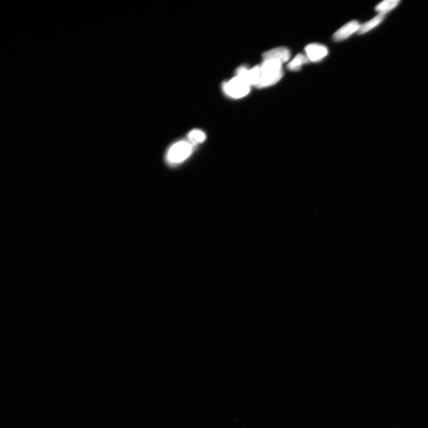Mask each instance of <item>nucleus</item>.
<instances>
[{"instance_id":"9","label":"nucleus","mask_w":428,"mask_h":428,"mask_svg":"<svg viewBox=\"0 0 428 428\" xmlns=\"http://www.w3.org/2000/svg\"><path fill=\"white\" fill-rule=\"evenodd\" d=\"M309 61L308 58L306 56L299 54L290 62L288 65V67L290 70L298 71L301 68L303 64L308 63Z\"/></svg>"},{"instance_id":"5","label":"nucleus","mask_w":428,"mask_h":428,"mask_svg":"<svg viewBox=\"0 0 428 428\" xmlns=\"http://www.w3.org/2000/svg\"><path fill=\"white\" fill-rule=\"evenodd\" d=\"M291 53L287 48L279 47L265 52L263 54V60H272L279 62L281 64L286 63L290 59Z\"/></svg>"},{"instance_id":"3","label":"nucleus","mask_w":428,"mask_h":428,"mask_svg":"<svg viewBox=\"0 0 428 428\" xmlns=\"http://www.w3.org/2000/svg\"><path fill=\"white\" fill-rule=\"evenodd\" d=\"M192 146L187 141H182L175 144L168 151V159L172 163H181L190 156L192 152Z\"/></svg>"},{"instance_id":"7","label":"nucleus","mask_w":428,"mask_h":428,"mask_svg":"<svg viewBox=\"0 0 428 428\" xmlns=\"http://www.w3.org/2000/svg\"><path fill=\"white\" fill-rule=\"evenodd\" d=\"M385 15L383 14H378L377 16L374 17L369 21L366 22L362 25H361L360 30L358 31L359 34H364L369 32V31L375 28L380 24L383 20L385 18Z\"/></svg>"},{"instance_id":"1","label":"nucleus","mask_w":428,"mask_h":428,"mask_svg":"<svg viewBox=\"0 0 428 428\" xmlns=\"http://www.w3.org/2000/svg\"><path fill=\"white\" fill-rule=\"evenodd\" d=\"M260 68L261 77L257 86L258 88L274 85L282 77V64L279 62L272 60L263 61Z\"/></svg>"},{"instance_id":"10","label":"nucleus","mask_w":428,"mask_h":428,"mask_svg":"<svg viewBox=\"0 0 428 428\" xmlns=\"http://www.w3.org/2000/svg\"><path fill=\"white\" fill-rule=\"evenodd\" d=\"M188 138L192 144L201 143L206 138L205 134L199 130H193L188 134Z\"/></svg>"},{"instance_id":"2","label":"nucleus","mask_w":428,"mask_h":428,"mask_svg":"<svg viewBox=\"0 0 428 428\" xmlns=\"http://www.w3.org/2000/svg\"><path fill=\"white\" fill-rule=\"evenodd\" d=\"M250 90L251 86L237 76L224 85V91L226 94L234 98L244 97L248 94Z\"/></svg>"},{"instance_id":"6","label":"nucleus","mask_w":428,"mask_h":428,"mask_svg":"<svg viewBox=\"0 0 428 428\" xmlns=\"http://www.w3.org/2000/svg\"><path fill=\"white\" fill-rule=\"evenodd\" d=\"M361 25L356 20H353L346 24L334 33L333 39L336 41H341L348 39L352 34L358 32Z\"/></svg>"},{"instance_id":"8","label":"nucleus","mask_w":428,"mask_h":428,"mask_svg":"<svg viewBox=\"0 0 428 428\" xmlns=\"http://www.w3.org/2000/svg\"><path fill=\"white\" fill-rule=\"evenodd\" d=\"M400 3L399 0H386V1L382 2L377 6H376L375 10L379 14H383L386 15V13L391 12L398 6Z\"/></svg>"},{"instance_id":"4","label":"nucleus","mask_w":428,"mask_h":428,"mask_svg":"<svg viewBox=\"0 0 428 428\" xmlns=\"http://www.w3.org/2000/svg\"><path fill=\"white\" fill-rule=\"evenodd\" d=\"M306 56L310 61L317 62L322 60L325 58L329 50L323 45L318 44H310L305 48Z\"/></svg>"}]
</instances>
